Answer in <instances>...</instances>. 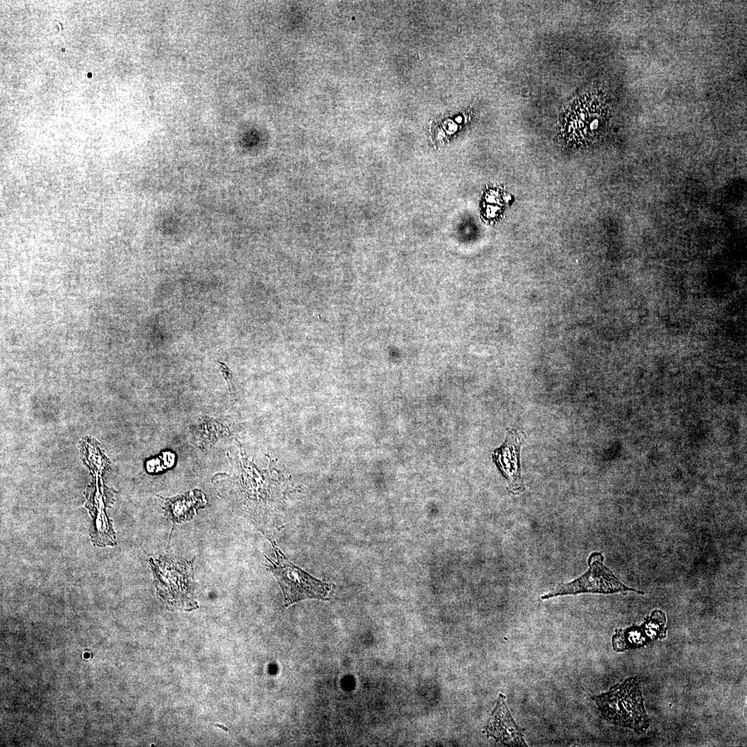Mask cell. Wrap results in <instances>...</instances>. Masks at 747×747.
<instances>
[{"mask_svg":"<svg viewBox=\"0 0 747 747\" xmlns=\"http://www.w3.org/2000/svg\"><path fill=\"white\" fill-rule=\"evenodd\" d=\"M601 716L611 723L632 729L637 733L645 732L649 719L644 706L641 685L637 677H629L611 686L609 691L591 696Z\"/></svg>","mask_w":747,"mask_h":747,"instance_id":"cell-1","label":"cell"},{"mask_svg":"<svg viewBox=\"0 0 747 747\" xmlns=\"http://www.w3.org/2000/svg\"><path fill=\"white\" fill-rule=\"evenodd\" d=\"M194 559L187 561L165 555L149 560L158 593L171 607L181 609L196 607L192 598Z\"/></svg>","mask_w":747,"mask_h":747,"instance_id":"cell-2","label":"cell"},{"mask_svg":"<svg viewBox=\"0 0 747 747\" xmlns=\"http://www.w3.org/2000/svg\"><path fill=\"white\" fill-rule=\"evenodd\" d=\"M276 560L267 557L268 568L279 584L286 607L298 601L317 598L326 600L331 591V584L321 581L290 562L271 541Z\"/></svg>","mask_w":747,"mask_h":747,"instance_id":"cell-3","label":"cell"},{"mask_svg":"<svg viewBox=\"0 0 747 747\" xmlns=\"http://www.w3.org/2000/svg\"><path fill=\"white\" fill-rule=\"evenodd\" d=\"M604 557L600 553H592L588 560V571L578 578L568 583L560 584L554 590L541 596L542 600L564 595H575L582 593H614L632 591L638 593L643 592L629 588L623 584L612 572L603 564Z\"/></svg>","mask_w":747,"mask_h":747,"instance_id":"cell-4","label":"cell"},{"mask_svg":"<svg viewBox=\"0 0 747 747\" xmlns=\"http://www.w3.org/2000/svg\"><path fill=\"white\" fill-rule=\"evenodd\" d=\"M524 433L509 429L506 432L504 443L495 450L492 455L493 461L506 477L508 489L514 495L524 490L521 477L519 451L524 440Z\"/></svg>","mask_w":747,"mask_h":747,"instance_id":"cell-5","label":"cell"},{"mask_svg":"<svg viewBox=\"0 0 747 747\" xmlns=\"http://www.w3.org/2000/svg\"><path fill=\"white\" fill-rule=\"evenodd\" d=\"M506 697L500 693L496 706L484 727L488 737L506 745L528 746L523 730L515 722L506 704Z\"/></svg>","mask_w":747,"mask_h":747,"instance_id":"cell-6","label":"cell"},{"mask_svg":"<svg viewBox=\"0 0 747 747\" xmlns=\"http://www.w3.org/2000/svg\"><path fill=\"white\" fill-rule=\"evenodd\" d=\"M205 504L203 494L195 490L183 495L166 499L165 515L174 523H180L191 519L196 514L197 509L204 507Z\"/></svg>","mask_w":747,"mask_h":747,"instance_id":"cell-7","label":"cell"},{"mask_svg":"<svg viewBox=\"0 0 747 747\" xmlns=\"http://www.w3.org/2000/svg\"><path fill=\"white\" fill-rule=\"evenodd\" d=\"M218 365L223 377L224 378L228 384L231 397L235 398L236 389L232 383V375L231 370L223 362H218Z\"/></svg>","mask_w":747,"mask_h":747,"instance_id":"cell-8","label":"cell"}]
</instances>
